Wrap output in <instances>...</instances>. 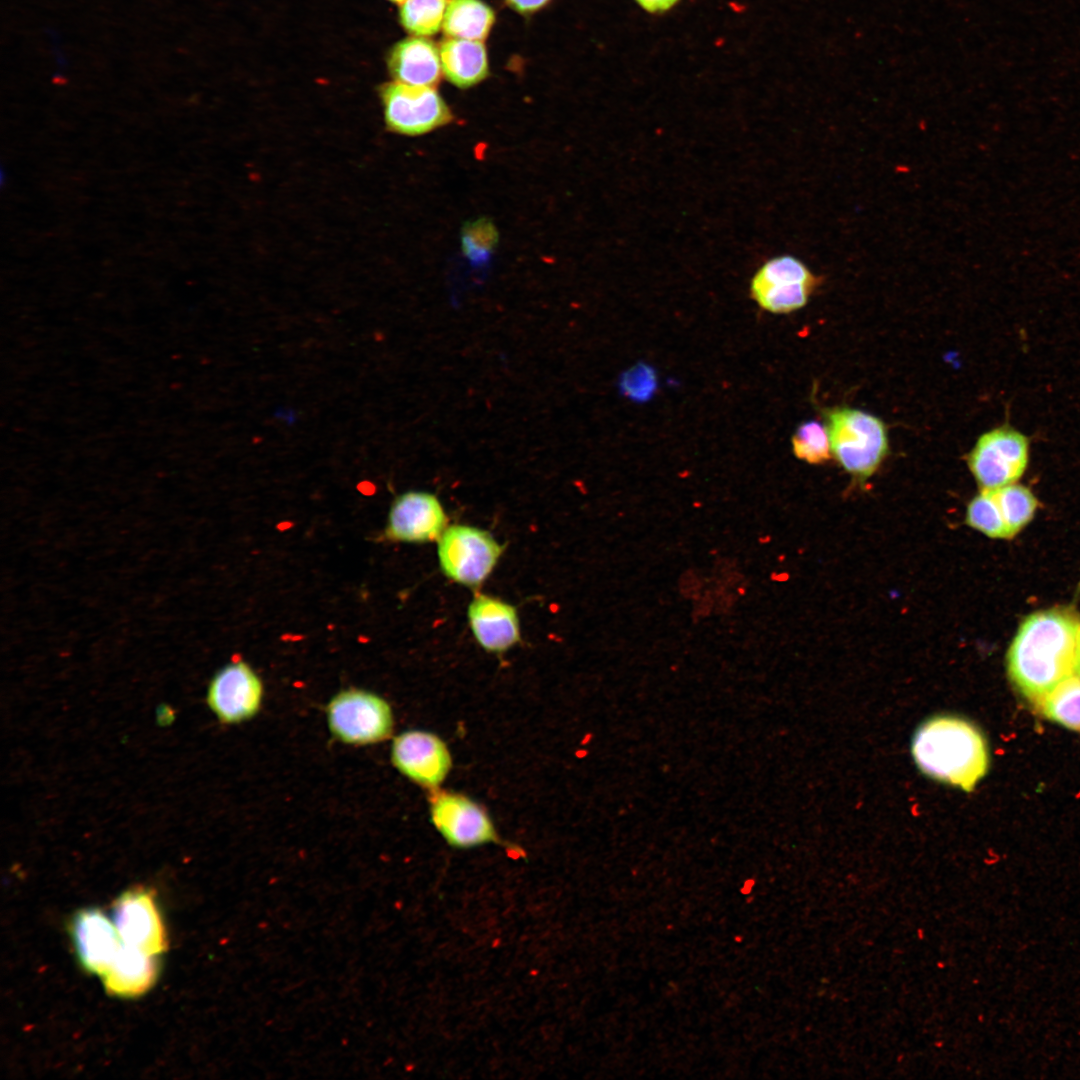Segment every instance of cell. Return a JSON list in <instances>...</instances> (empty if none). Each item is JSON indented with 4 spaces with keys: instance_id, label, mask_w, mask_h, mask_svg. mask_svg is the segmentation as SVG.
<instances>
[{
    "instance_id": "cell-1",
    "label": "cell",
    "mask_w": 1080,
    "mask_h": 1080,
    "mask_svg": "<svg viewBox=\"0 0 1080 1080\" xmlns=\"http://www.w3.org/2000/svg\"><path fill=\"white\" fill-rule=\"evenodd\" d=\"M1079 628L1073 616L1054 610L1034 613L1020 626L1008 651V674L1036 706L1073 675Z\"/></svg>"
},
{
    "instance_id": "cell-2",
    "label": "cell",
    "mask_w": 1080,
    "mask_h": 1080,
    "mask_svg": "<svg viewBox=\"0 0 1080 1080\" xmlns=\"http://www.w3.org/2000/svg\"><path fill=\"white\" fill-rule=\"evenodd\" d=\"M912 756L928 777L970 792L989 765L986 741L971 722L942 715L924 722L912 740Z\"/></svg>"
},
{
    "instance_id": "cell-3",
    "label": "cell",
    "mask_w": 1080,
    "mask_h": 1080,
    "mask_svg": "<svg viewBox=\"0 0 1080 1080\" xmlns=\"http://www.w3.org/2000/svg\"><path fill=\"white\" fill-rule=\"evenodd\" d=\"M826 416L831 454L856 478L870 477L888 453L884 423L872 414L848 407L829 410Z\"/></svg>"
},
{
    "instance_id": "cell-4",
    "label": "cell",
    "mask_w": 1080,
    "mask_h": 1080,
    "mask_svg": "<svg viewBox=\"0 0 1080 1080\" xmlns=\"http://www.w3.org/2000/svg\"><path fill=\"white\" fill-rule=\"evenodd\" d=\"M503 546L481 528L453 524L437 540L442 573L453 582L477 588L491 575L503 554Z\"/></svg>"
},
{
    "instance_id": "cell-5",
    "label": "cell",
    "mask_w": 1080,
    "mask_h": 1080,
    "mask_svg": "<svg viewBox=\"0 0 1080 1080\" xmlns=\"http://www.w3.org/2000/svg\"><path fill=\"white\" fill-rule=\"evenodd\" d=\"M327 721L333 736L351 745H368L388 739L394 717L390 704L379 695L347 689L336 694L327 705Z\"/></svg>"
},
{
    "instance_id": "cell-6",
    "label": "cell",
    "mask_w": 1080,
    "mask_h": 1080,
    "mask_svg": "<svg viewBox=\"0 0 1080 1080\" xmlns=\"http://www.w3.org/2000/svg\"><path fill=\"white\" fill-rule=\"evenodd\" d=\"M387 130L403 136H421L450 124L454 115L435 87L396 81L378 87Z\"/></svg>"
},
{
    "instance_id": "cell-7",
    "label": "cell",
    "mask_w": 1080,
    "mask_h": 1080,
    "mask_svg": "<svg viewBox=\"0 0 1080 1080\" xmlns=\"http://www.w3.org/2000/svg\"><path fill=\"white\" fill-rule=\"evenodd\" d=\"M429 815L435 829L454 848L503 844L486 809L470 797L453 791L434 790Z\"/></svg>"
},
{
    "instance_id": "cell-8",
    "label": "cell",
    "mask_w": 1080,
    "mask_h": 1080,
    "mask_svg": "<svg viewBox=\"0 0 1080 1080\" xmlns=\"http://www.w3.org/2000/svg\"><path fill=\"white\" fill-rule=\"evenodd\" d=\"M819 278L798 258L773 257L763 263L750 281V296L764 310L789 313L805 306Z\"/></svg>"
},
{
    "instance_id": "cell-9",
    "label": "cell",
    "mask_w": 1080,
    "mask_h": 1080,
    "mask_svg": "<svg viewBox=\"0 0 1080 1080\" xmlns=\"http://www.w3.org/2000/svg\"><path fill=\"white\" fill-rule=\"evenodd\" d=\"M1029 458L1025 435L1008 427L982 434L968 455V466L982 489H998L1014 483L1024 473Z\"/></svg>"
},
{
    "instance_id": "cell-10",
    "label": "cell",
    "mask_w": 1080,
    "mask_h": 1080,
    "mask_svg": "<svg viewBox=\"0 0 1080 1080\" xmlns=\"http://www.w3.org/2000/svg\"><path fill=\"white\" fill-rule=\"evenodd\" d=\"M394 767L417 785L439 789L452 769V755L445 741L424 730H406L392 742Z\"/></svg>"
},
{
    "instance_id": "cell-11",
    "label": "cell",
    "mask_w": 1080,
    "mask_h": 1080,
    "mask_svg": "<svg viewBox=\"0 0 1080 1080\" xmlns=\"http://www.w3.org/2000/svg\"><path fill=\"white\" fill-rule=\"evenodd\" d=\"M260 677L244 661H235L220 669L211 679L207 703L220 722L236 724L254 717L262 703Z\"/></svg>"
},
{
    "instance_id": "cell-12",
    "label": "cell",
    "mask_w": 1080,
    "mask_h": 1080,
    "mask_svg": "<svg viewBox=\"0 0 1080 1080\" xmlns=\"http://www.w3.org/2000/svg\"><path fill=\"white\" fill-rule=\"evenodd\" d=\"M448 518L438 497L427 491H407L395 498L389 510L385 538L395 542L437 541Z\"/></svg>"
},
{
    "instance_id": "cell-13",
    "label": "cell",
    "mask_w": 1080,
    "mask_h": 1080,
    "mask_svg": "<svg viewBox=\"0 0 1080 1080\" xmlns=\"http://www.w3.org/2000/svg\"><path fill=\"white\" fill-rule=\"evenodd\" d=\"M113 923L121 942L151 955L165 947V933L151 894L143 889L129 891L114 908Z\"/></svg>"
},
{
    "instance_id": "cell-14",
    "label": "cell",
    "mask_w": 1080,
    "mask_h": 1080,
    "mask_svg": "<svg viewBox=\"0 0 1080 1080\" xmlns=\"http://www.w3.org/2000/svg\"><path fill=\"white\" fill-rule=\"evenodd\" d=\"M467 619L476 642L487 652H506L521 639L517 609L498 597L475 594Z\"/></svg>"
},
{
    "instance_id": "cell-15",
    "label": "cell",
    "mask_w": 1080,
    "mask_h": 1080,
    "mask_svg": "<svg viewBox=\"0 0 1080 1080\" xmlns=\"http://www.w3.org/2000/svg\"><path fill=\"white\" fill-rule=\"evenodd\" d=\"M387 68L393 81L418 87H436L442 74L440 51L424 37L411 36L388 51Z\"/></svg>"
},
{
    "instance_id": "cell-16",
    "label": "cell",
    "mask_w": 1080,
    "mask_h": 1080,
    "mask_svg": "<svg viewBox=\"0 0 1080 1080\" xmlns=\"http://www.w3.org/2000/svg\"><path fill=\"white\" fill-rule=\"evenodd\" d=\"M73 937L82 963L102 975L122 944L114 923L98 910L82 911L76 916Z\"/></svg>"
},
{
    "instance_id": "cell-17",
    "label": "cell",
    "mask_w": 1080,
    "mask_h": 1080,
    "mask_svg": "<svg viewBox=\"0 0 1080 1080\" xmlns=\"http://www.w3.org/2000/svg\"><path fill=\"white\" fill-rule=\"evenodd\" d=\"M439 51L442 73L456 87H472L488 76L487 53L482 41L446 38Z\"/></svg>"
},
{
    "instance_id": "cell-18",
    "label": "cell",
    "mask_w": 1080,
    "mask_h": 1080,
    "mask_svg": "<svg viewBox=\"0 0 1080 1080\" xmlns=\"http://www.w3.org/2000/svg\"><path fill=\"white\" fill-rule=\"evenodd\" d=\"M103 975L106 988L113 994L138 995L146 991L155 979L154 955L122 943Z\"/></svg>"
},
{
    "instance_id": "cell-19",
    "label": "cell",
    "mask_w": 1080,
    "mask_h": 1080,
    "mask_svg": "<svg viewBox=\"0 0 1080 1080\" xmlns=\"http://www.w3.org/2000/svg\"><path fill=\"white\" fill-rule=\"evenodd\" d=\"M494 21L493 9L482 0H450L442 27L447 38L483 41Z\"/></svg>"
},
{
    "instance_id": "cell-20",
    "label": "cell",
    "mask_w": 1080,
    "mask_h": 1080,
    "mask_svg": "<svg viewBox=\"0 0 1080 1080\" xmlns=\"http://www.w3.org/2000/svg\"><path fill=\"white\" fill-rule=\"evenodd\" d=\"M1049 719L1080 730V677L1071 675L1050 691L1039 705Z\"/></svg>"
},
{
    "instance_id": "cell-21",
    "label": "cell",
    "mask_w": 1080,
    "mask_h": 1080,
    "mask_svg": "<svg viewBox=\"0 0 1080 1080\" xmlns=\"http://www.w3.org/2000/svg\"><path fill=\"white\" fill-rule=\"evenodd\" d=\"M449 1L407 0L400 5V24L412 36H432L443 25Z\"/></svg>"
},
{
    "instance_id": "cell-22",
    "label": "cell",
    "mask_w": 1080,
    "mask_h": 1080,
    "mask_svg": "<svg viewBox=\"0 0 1080 1080\" xmlns=\"http://www.w3.org/2000/svg\"><path fill=\"white\" fill-rule=\"evenodd\" d=\"M993 490L1004 521L1014 536L1033 517L1036 498L1028 488L1014 483Z\"/></svg>"
},
{
    "instance_id": "cell-23",
    "label": "cell",
    "mask_w": 1080,
    "mask_h": 1080,
    "mask_svg": "<svg viewBox=\"0 0 1080 1080\" xmlns=\"http://www.w3.org/2000/svg\"><path fill=\"white\" fill-rule=\"evenodd\" d=\"M967 523L992 538L1012 537L995 498L994 490L982 489L968 505Z\"/></svg>"
},
{
    "instance_id": "cell-24",
    "label": "cell",
    "mask_w": 1080,
    "mask_h": 1080,
    "mask_svg": "<svg viewBox=\"0 0 1080 1080\" xmlns=\"http://www.w3.org/2000/svg\"><path fill=\"white\" fill-rule=\"evenodd\" d=\"M794 455L809 463L822 464L831 458L827 428L815 420L801 424L792 436Z\"/></svg>"
},
{
    "instance_id": "cell-25",
    "label": "cell",
    "mask_w": 1080,
    "mask_h": 1080,
    "mask_svg": "<svg viewBox=\"0 0 1080 1080\" xmlns=\"http://www.w3.org/2000/svg\"><path fill=\"white\" fill-rule=\"evenodd\" d=\"M498 241V233L492 222L482 218L465 224L461 234L464 255L472 264L486 263Z\"/></svg>"
},
{
    "instance_id": "cell-26",
    "label": "cell",
    "mask_w": 1080,
    "mask_h": 1080,
    "mask_svg": "<svg viewBox=\"0 0 1080 1080\" xmlns=\"http://www.w3.org/2000/svg\"><path fill=\"white\" fill-rule=\"evenodd\" d=\"M621 386L630 397H647L655 386L654 375L647 367H635L625 373Z\"/></svg>"
},
{
    "instance_id": "cell-27",
    "label": "cell",
    "mask_w": 1080,
    "mask_h": 1080,
    "mask_svg": "<svg viewBox=\"0 0 1080 1080\" xmlns=\"http://www.w3.org/2000/svg\"><path fill=\"white\" fill-rule=\"evenodd\" d=\"M506 2L521 14H530L546 6L550 0H506Z\"/></svg>"
},
{
    "instance_id": "cell-28",
    "label": "cell",
    "mask_w": 1080,
    "mask_h": 1080,
    "mask_svg": "<svg viewBox=\"0 0 1080 1080\" xmlns=\"http://www.w3.org/2000/svg\"><path fill=\"white\" fill-rule=\"evenodd\" d=\"M638 4L649 12H661L671 8L678 0H636Z\"/></svg>"
},
{
    "instance_id": "cell-29",
    "label": "cell",
    "mask_w": 1080,
    "mask_h": 1080,
    "mask_svg": "<svg viewBox=\"0 0 1080 1080\" xmlns=\"http://www.w3.org/2000/svg\"><path fill=\"white\" fill-rule=\"evenodd\" d=\"M1075 671L1077 672V675L1080 677V628H1079L1078 637H1077L1076 669H1075Z\"/></svg>"
},
{
    "instance_id": "cell-30",
    "label": "cell",
    "mask_w": 1080,
    "mask_h": 1080,
    "mask_svg": "<svg viewBox=\"0 0 1080 1080\" xmlns=\"http://www.w3.org/2000/svg\"><path fill=\"white\" fill-rule=\"evenodd\" d=\"M754 882V879L746 880L741 888V892L743 894H749L753 889Z\"/></svg>"
},
{
    "instance_id": "cell-31",
    "label": "cell",
    "mask_w": 1080,
    "mask_h": 1080,
    "mask_svg": "<svg viewBox=\"0 0 1080 1080\" xmlns=\"http://www.w3.org/2000/svg\"><path fill=\"white\" fill-rule=\"evenodd\" d=\"M389 1H390V2H392V3H394V4L402 5V4H403L404 2H406L407 0H389Z\"/></svg>"
}]
</instances>
